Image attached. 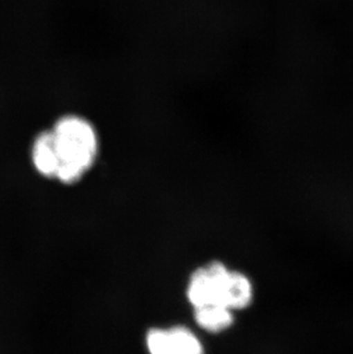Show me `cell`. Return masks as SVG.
<instances>
[{
  "label": "cell",
  "mask_w": 353,
  "mask_h": 354,
  "mask_svg": "<svg viewBox=\"0 0 353 354\" xmlns=\"http://www.w3.org/2000/svg\"><path fill=\"white\" fill-rule=\"evenodd\" d=\"M57 155V183L76 184L97 164L100 136L90 120L80 115H66L50 129Z\"/></svg>",
  "instance_id": "6da1fadb"
},
{
  "label": "cell",
  "mask_w": 353,
  "mask_h": 354,
  "mask_svg": "<svg viewBox=\"0 0 353 354\" xmlns=\"http://www.w3.org/2000/svg\"><path fill=\"white\" fill-rule=\"evenodd\" d=\"M230 271L218 261L194 272L187 289V296L194 308L207 305H224Z\"/></svg>",
  "instance_id": "7a4b0ae2"
},
{
  "label": "cell",
  "mask_w": 353,
  "mask_h": 354,
  "mask_svg": "<svg viewBox=\"0 0 353 354\" xmlns=\"http://www.w3.org/2000/svg\"><path fill=\"white\" fill-rule=\"evenodd\" d=\"M146 343L150 354H203L202 344L193 331L181 326L150 329Z\"/></svg>",
  "instance_id": "3957f363"
},
{
  "label": "cell",
  "mask_w": 353,
  "mask_h": 354,
  "mask_svg": "<svg viewBox=\"0 0 353 354\" xmlns=\"http://www.w3.org/2000/svg\"><path fill=\"white\" fill-rule=\"evenodd\" d=\"M31 164L42 177L57 180V155L51 130L40 132L31 145Z\"/></svg>",
  "instance_id": "277c9868"
},
{
  "label": "cell",
  "mask_w": 353,
  "mask_h": 354,
  "mask_svg": "<svg viewBox=\"0 0 353 354\" xmlns=\"http://www.w3.org/2000/svg\"><path fill=\"white\" fill-rule=\"evenodd\" d=\"M253 301V286L246 275L240 272H230L225 295V306L230 311L242 310Z\"/></svg>",
  "instance_id": "5b68a950"
},
{
  "label": "cell",
  "mask_w": 353,
  "mask_h": 354,
  "mask_svg": "<svg viewBox=\"0 0 353 354\" xmlns=\"http://www.w3.org/2000/svg\"><path fill=\"white\" fill-rule=\"evenodd\" d=\"M195 321L201 328L211 333H219L233 324V315L224 305H207L195 308Z\"/></svg>",
  "instance_id": "8992f818"
}]
</instances>
